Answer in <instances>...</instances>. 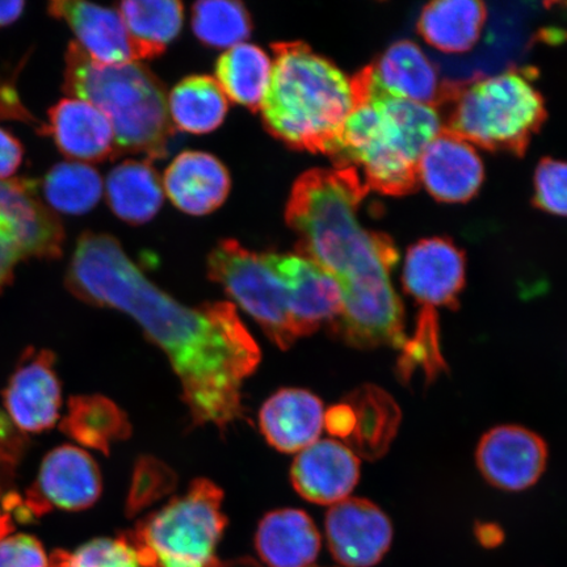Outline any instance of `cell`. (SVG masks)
<instances>
[{
  "mask_svg": "<svg viewBox=\"0 0 567 567\" xmlns=\"http://www.w3.org/2000/svg\"><path fill=\"white\" fill-rule=\"evenodd\" d=\"M255 545L268 566L310 567L321 549V536L307 513L284 508L261 519Z\"/></svg>",
  "mask_w": 567,
  "mask_h": 567,
  "instance_id": "cell-23",
  "label": "cell"
},
{
  "mask_svg": "<svg viewBox=\"0 0 567 567\" xmlns=\"http://www.w3.org/2000/svg\"><path fill=\"white\" fill-rule=\"evenodd\" d=\"M368 69L373 82L390 95L436 110L443 102L446 84L434 63L413 41L403 40L390 45Z\"/></svg>",
  "mask_w": 567,
  "mask_h": 567,
  "instance_id": "cell-22",
  "label": "cell"
},
{
  "mask_svg": "<svg viewBox=\"0 0 567 567\" xmlns=\"http://www.w3.org/2000/svg\"><path fill=\"white\" fill-rule=\"evenodd\" d=\"M23 155L24 148L20 141L0 127V181H7L18 172Z\"/></svg>",
  "mask_w": 567,
  "mask_h": 567,
  "instance_id": "cell-38",
  "label": "cell"
},
{
  "mask_svg": "<svg viewBox=\"0 0 567 567\" xmlns=\"http://www.w3.org/2000/svg\"><path fill=\"white\" fill-rule=\"evenodd\" d=\"M359 458L337 441H319L299 453L290 470L296 492L317 505H337L357 486Z\"/></svg>",
  "mask_w": 567,
  "mask_h": 567,
  "instance_id": "cell-17",
  "label": "cell"
},
{
  "mask_svg": "<svg viewBox=\"0 0 567 567\" xmlns=\"http://www.w3.org/2000/svg\"><path fill=\"white\" fill-rule=\"evenodd\" d=\"M51 567H142L136 549L124 536L95 538L73 553L59 551Z\"/></svg>",
  "mask_w": 567,
  "mask_h": 567,
  "instance_id": "cell-34",
  "label": "cell"
},
{
  "mask_svg": "<svg viewBox=\"0 0 567 567\" xmlns=\"http://www.w3.org/2000/svg\"><path fill=\"white\" fill-rule=\"evenodd\" d=\"M223 499L221 488L198 478L186 494L146 516L124 537L142 567H221L215 551L228 524Z\"/></svg>",
  "mask_w": 567,
  "mask_h": 567,
  "instance_id": "cell-7",
  "label": "cell"
},
{
  "mask_svg": "<svg viewBox=\"0 0 567 567\" xmlns=\"http://www.w3.org/2000/svg\"><path fill=\"white\" fill-rule=\"evenodd\" d=\"M193 28L203 44L230 49L244 44L251 33L252 23L243 3L210 0L194 6Z\"/></svg>",
  "mask_w": 567,
  "mask_h": 567,
  "instance_id": "cell-32",
  "label": "cell"
},
{
  "mask_svg": "<svg viewBox=\"0 0 567 567\" xmlns=\"http://www.w3.org/2000/svg\"><path fill=\"white\" fill-rule=\"evenodd\" d=\"M101 494L102 476L94 458L78 446L62 445L42 461L25 505L32 515L51 507L80 512L94 505Z\"/></svg>",
  "mask_w": 567,
  "mask_h": 567,
  "instance_id": "cell-11",
  "label": "cell"
},
{
  "mask_svg": "<svg viewBox=\"0 0 567 567\" xmlns=\"http://www.w3.org/2000/svg\"><path fill=\"white\" fill-rule=\"evenodd\" d=\"M208 274L280 349H289L302 338L290 315L286 287L265 254L247 250L234 239L221 240L209 255Z\"/></svg>",
  "mask_w": 567,
  "mask_h": 567,
  "instance_id": "cell-8",
  "label": "cell"
},
{
  "mask_svg": "<svg viewBox=\"0 0 567 567\" xmlns=\"http://www.w3.org/2000/svg\"><path fill=\"white\" fill-rule=\"evenodd\" d=\"M486 6L474 0H444L424 7L417 31L444 53H465L477 44L486 23Z\"/></svg>",
  "mask_w": 567,
  "mask_h": 567,
  "instance_id": "cell-24",
  "label": "cell"
},
{
  "mask_svg": "<svg viewBox=\"0 0 567 567\" xmlns=\"http://www.w3.org/2000/svg\"><path fill=\"white\" fill-rule=\"evenodd\" d=\"M272 61L257 45L239 44L219 56L216 81L231 102L252 111L260 109L271 81Z\"/></svg>",
  "mask_w": 567,
  "mask_h": 567,
  "instance_id": "cell-29",
  "label": "cell"
},
{
  "mask_svg": "<svg viewBox=\"0 0 567 567\" xmlns=\"http://www.w3.org/2000/svg\"><path fill=\"white\" fill-rule=\"evenodd\" d=\"M269 267L286 287L290 315L302 332L313 334L342 315L343 299L338 282L315 261L299 254H265Z\"/></svg>",
  "mask_w": 567,
  "mask_h": 567,
  "instance_id": "cell-13",
  "label": "cell"
},
{
  "mask_svg": "<svg viewBox=\"0 0 567 567\" xmlns=\"http://www.w3.org/2000/svg\"><path fill=\"white\" fill-rule=\"evenodd\" d=\"M138 60H151L166 51L181 33L184 9L173 0H133L117 4Z\"/></svg>",
  "mask_w": 567,
  "mask_h": 567,
  "instance_id": "cell-30",
  "label": "cell"
},
{
  "mask_svg": "<svg viewBox=\"0 0 567 567\" xmlns=\"http://www.w3.org/2000/svg\"><path fill=\"white\" fill-rule=\"evenodd\" d=\"M54 361L51 351L28 349L12 373L3 401L19 431L38 434L59 421L62 390Z\"/></svg>",
  "mask_w": 567,
  "mask_h": 567,
  "instance_id": "cell-14",
  "label": "cell"
},
{
  "mask_svg": "<svg viewBox=\"0 0 567 567\" xmlns=\"http://www.w3.org/2000/svg\"><path fill=\"white\" fill-rule=\"evenodd\" d=\"M0 466H11V464L0 458ZM21 505L23 501L16 493H4L3 486L0 485V540L11 532V509L21 508Z\"/></svg>",
  "mask_w": 567,
  "mask_h": 567,
  "instance_id": "cell-39",
  "label": "cell"
},
{
  "mask_svg": "<svg viewBox=\"0 0 567 567\" xmlns=\"http://www.w3.org/2000/svg\"><path fill=\"white\" fill-rule=\"evenodd\" d=\"M271 81L260 110L274 137L296 151L328 154L353 109L352 81L303 42L272 45Z\"/></svg>",
  "mask_w": 567,
  "mask_h": 567,
  "instance_id": "cell-4",
  "label": "cell"
},
{
  "mask_svg": "<svg viewBox=\"0 0 567 567\" xmlns=\"http://www.w3.org/2000/svg\"><path fill=\"white\" fill-rule=\"evenodd\" d=\"M484 163L470 142L443 130L417 162V182L442 203H465L484 183Z\"/></svg>",
  "mask_w": 567,
  "mask_h": 567,
  "instance_id": "cell-15",
  "label": "cell"
},
{
  "mask_svg": "<svg viewBox=\"0 0 567 567\" xmlns=\"http://www.w3.org/2000/svg\"><path fill=\"white\" fill-rule=\"evenodd\" d=\"M0 567H51L38 538L9 535L0 540Z\"/></svg>",
  "mask_w": 567,
  "mask_h": 567,
  "instance_id": "cell-36",
  "label": "cell"
},
{
  "mask_svg": "<svg viewBox=\"0 0 567 567\" xmlns=\"http://www.w3.org/2000/svg\"><path fill=\"white\" fill-rule=\"evenodd\" d=\"M0 218L16 229L24 259L61 257L65 231L59 216L39 200L34 181H0Z\"/></svg>",
  "mask_w": 567,
  "mask_h": 567,
  "instance_id": "cell-16",
  "label": "cell"
},
{
  "mask_svg": "<svg viewBox=\"0 0 567 567\" xmlns=\"http://www.w3.org/2000/svg\"><path fill=\"white\" fill-rule=\"evenodd\" d=\"M21 259H24L16 229L6 219L0 218V292L13 280V272Z\"/></svg>",
  "mask_w": 567,
  "mask_h": 567,
  "instance_id": "cell-37",
  "label": "cell"
},
{
  "mask_svg": "<svg viewBox=\"0 0 567 567\" xmlns=\"http://www.w3.org/2000/svg\"><path fill=\"white\" fill-rule=\"evenodd\" d=\"M350 411V442L367 458L380 457L399 424V409L382 390L372 386L354 390L346 400Z\"/></svg>",
  "mask_w": 567,
  "mask_h": 567,
  "instance_id": "cell-27",
  "label": "cell"
},
{
  "mask_svg": "<svg viewBox=\"0 0 567 567\" xmlns=\"http://www.w3.org/2000/svg\"><path fill=\"white\" fill-rule=\"evenodd\" d=\"M476 461L488 484L505 492H523L543 476L548 446L522 425H498L482 436Z\"/></svg>",
  "mask_w": 567,
  "mask_h": 567,
  "instance_id": "cell-9",
  "label": "cell"
},
{
  "mask_svg": "<svg viewBox=\"0 0 567 567\" xmlns=\"http://www.w3.org/2000/svg\"><path fill=\"white\" fill-rule=\"evenodd\" d=\"M353 109L330 157L368 190L403 196L417 186V162L444 130L441 112L381 90L368 66L352 78Z\"/></svg>",
  "mask_w": 567,
  "mask_h": 567,
  "instance_id": "cell-3",
  "label": "cell"
},
{
  "mask_svg": "<svg viewBox=\"0 0 567 567\" xmlns=\"http://www.w3.org/2000/svg\"><path fill=\"white\" fill-rule=\"evenodd\" d=\"M175 472L163 461L153 456H142L134 466L130 495L126 499L127 516L144 512L169 493L175 491Z\"/></svg>",
  "mask_w": 567,
  "mask_h": 567,
  "instance_id": "cell-33",
  "label": "cell"
},
{
  "mask_svg": "<svg viewBox=\"0 0 567 567\" xmlns=\"http://www.w3.org/2000/svg\"><path fill=\"white\" fill-rule=\"evenodd\" d=\"M55 19L65 20L76 35V44L90 59L104 65L140 62L136 47L117 10L87 2L59 0L48 7Z\"/></svg>",
  "mask_w": 567,
  "mask_h": 567,
  "instance_id": "cell-19",
  "label": "cell"
},
{
  "mask_svg": "<svg viewBox=\"0 0 567 567\" xmlns=\"http://www.w3.org/2000/svg\"><path fill=\"white\" fill-rule=\"evenodd\" d=\"M163 189L177 209L193 216L217 210L228 198L231 179L228 168L215 155L184 152L163 176Z\"/></svg>",
  "mask_w": 567,
  "mask_h": 567,
  "instance_id": "cell-20",
  "label": "cell"
},
{
  "mask_svg": "<svg viewBox=\"0 0 567 567\" xmlns=\"http://www.w3.org/2000/svg\"><path fill=\"white\" fill-rule=\"evenodd\" d=\"M41 133L52 136L70 159L103 162L118 155L115 132L96 106L81 99H62L48 113Z\"/></svg>",
  "mask_w": 567,
  "mask_h": 567,
  "instance_id": "cell-18",
  "label": "cell"
},
{
  "mask_svg": "<svg viewBox=\"0 0 567 567\" xmlns=\"http://www.w3.org/2000/svg\"><path fill=\"white\" fill-rule=\"evenodd\" d=\"M266 441L284 453H296L316 443L324 425L321 400L303 389H281L259 413Z\"/></svg>",
  "mask_w": 567,
  "mask_h": 567,
  "instance_id": "cell-21",
  "label": "cell"
},
{
  "mask_svg": "<svg viewBox=\"0 0 567 567\" xmlns=\"http://www.w3.org/2000/svg\"><path fill=\"white\" fill-rule=\"evenodd\" d=\"M68 95L87 102L109 118L118 153L162 159L175 136L167 95L153 71L141 62L104 65L71 42L65 55Z\"/></svg>",
  "mask_w": 567,
  "mask_h": 567,
  "instance_id": "cell-5",
  "label": "cell"
},
{
  "mask_svg": "<svg viewBox=\"0 0 567 567\" xmlns=\"http://www.w3.org/2000/svg\"><path fill=\"white\" fill-rule=\"evenodd\" d=\"M167 105L173 125L193 134L216 131L228 113V97L209 75H193L177 83Z\"/></svg>",
  "mask_w": 567,
  "mask_h": 567,
  "instance_id": "cell-28",
  "label": "cell"
},
{
  "mask_svg": "<svg viewBox=\"0 0 567 567\" xmlns=\"http://www.w3.org/2000/svg\"><path fill=\"white\" fill-rule=\"evenodd\" d=\"M105 193L113 213L132 225L151 221L165 200L162 179L147 161H125L113 168Z\"/></svg>",
  "mask_w": 567,
  "mask_h": 567,
  "instance_id": "cell-25",
  "label": "cell"
},
{
  "mask_svg": "<svg viewBox=\"0 0 567 567\" xmlns=\"http://www.w3.org/2000/svg\"><path fill=\"white\" fill-rule=\"evenodd\" d=\"M535 203L551 215L567 217V162L545 158L538 163Z\"/></svg>",
  "mask_w": 567,
  "mask_h": 567,
  "instance_id": "cell-35",
  "label": "cell"
},
{
  "mask_svg": "<svg viewBox=\"0 0 567 567\" xmlns=\"http://www.w3.org/2000/svg\"><path fill=\"white\" fill-rule=\"evenodd\" d=\"M66 287L84 302L136 319L167 354L195 425L225 431L245 420L244 382L261 354L233 303L186 307L148 280L116 238L91 231L78 239Z\"/></svg>",
  "mask_w": 567,
  "mask_h": 567,
  "instance_id": "cell-1",
  "label": "cell"
},
{
  "mask_svg": "<svg viewBox=\"0 0 567 567\" xmlns=\"http://www.w3.org/2000/svg\"><path fill=\"white\" fill-rule=\"evenodd\" d=\"M465 255L450 239H422L411 246L402 268L403 290L422 309H455L465 287Z\"/></svg>",
  "mask_w": 567,
  "mask_h": 567,
  "instance_id": "cell-10",
  "label": "cell"
},
{
  "mask_svg": "<svg viewBox=\"0 0 567 567\" xmlns=\"http://www.w3.org/2000/svg\"><path fill=\"white\" fill-rule=\"evenodd\" d=\"M439 106L445 131L472 145L519 157L547 118L535 73L527 69L446 84Z\"/></svg>",
  "mask_w": 567,
  "mask_h": 567,
  "instance_id": "cell-6",
  "label": "cell"
},
{
  "mask_svg": "<svg viewBox=\"0 0 567 567\" xmlns=\"http://www.w3.org/2000/svg\"><path fill=\"white\" fill-rule=\"evenodd\" d=\"M42 190L54 210L84 215L94 209L103 195V181L95 168L81 162L55 165L45 176Z\"/></svg>",
  "mask_w": 567,
  "mask_h": 567,
  "instance_id": "cell-31",
  "label": "cell"
},
{
  "mask_svg": "<svg viewBox=\"0 0 567 567\" xmlns=\"http://www.w3.org/2000/svg\"><path fill=\"white\" fill-rule=\"evenodd\" d=\"M368 193L352 169H310L295 182L286 219L299 237L297 254L328 271L342 292L332 332L358 349H402L405 311L390 279L399 251L386 234L361 225Z\"/></svg>",
  "mask_w": 567,
  "mask_h": 567,
  "instance_id": "cell-2",
  "label": "cell"
},
{
  "mask_svg": "<svg viewBox=\"0 0 567 567\" xmlns=\"http://www.w3.org/2000/svg\"><path fill=\"white\" fill-rule=\"evenodd\" d=\"M61 430L74 442L106 455L112 444L124 442L132 434V425L124 411L115 402L97 394L73 396Z\"/></svg>",
  "mask_w": 567,
  "mask_h": 567,
  "instance_id": "cell-26",
  "label": "cell"
},
{
  "mask_svg": "<svg viewBox=\"0 0 567 567\" xmlns=\"http://www.w3.org/2000/svg\"><path fill=\"white\" fill-rule=\"evenodd\" d=\"M24 2H0V28L17 21L24 11Z\"/></svg>",
  "mask_w": 567,
  "mask_h": 567,
  "instance_id": "cell-40",
  "label": "cell"
},
{
  "mask_svg": "<svg viewBox=\"0 0 567 567\" xmlns=\"http://www.w3.org/2000/svg\"><path fill=\"white\" fill-rule=\"evenodd\" d=\"M326 536L332 556L344 567L378 565L393 542V526L371 501L347 498L326 515Z\"/></svg>",
  "mask_w": 567,
  "mask_h": 567,
  "instance_id": "cell-12",
  "label": "cell"
}]
</instances>
